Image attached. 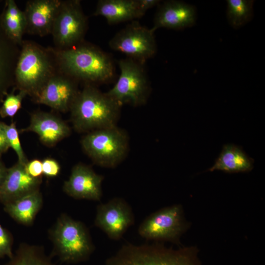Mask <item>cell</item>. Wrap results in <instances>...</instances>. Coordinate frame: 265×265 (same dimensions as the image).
I'll return each instance as SVG.
<instances>
[{
	"mask_svg": "<svg viewBox=\"0 0 265 265\" xmlns=\"http://www.w3.org/2000/svg\"><path fill=\"white\" fill-rule=\"evenodd\" d=\"M61 0H29L24 10L26 33L44 36L51 34Z\"/></svg>",
	"mask_w": 265,
	"mask_h": 265,
	"instance_id": "5bb4252c",
	"label": "cell"
},
{
	"mask_svg": "<svg viewBox=\"0 0 265 265\" xmlns=\"http://www.w3.org/2000/svg\"><path fill=\"white\" fill-rule=\"evenodd\" d=\"M196 18L193 6L181 1L168 0L159 7L151 29L154 32L160 27L183 29L193 25Z\"/></svg>",
	"mask_w": 265,
	"mask_h": 265,
	"instance_id": "e0dca14e",
	"label": "cell"
},
{
	"mask_svg": "<svg viewBox=\"0 0 265 265\" xmlns=\"http://www.w3.org/2000/svg\"><path fill=\"white\" fill-rule=\"evenodd\" d=\"M6 265H56L40 247L21 244Z\"/></svg>",
	"mask_w": 265,
	"mask_h": 265,
	"instance_id": "7402d4cb",
	"label": "cell"
},
{
	"mask_svg": "<svg viewBox=\"0 0 265 265\" xmlns=\"http://www.w3.org/2000/svg\"><path fill=\"white\" fill-rule=\"evenodd\" d=\"M26 172L32 177L41 178L43 174L42 162L38 159H34L28 162L25 165Z\"/></svg>",
	"mask_w": 265,
	"mask_h": 265,
	"instance_id": "83f0119b",
	"label": "cell"
},
{
	"mask_svg": "<svg viewBox=\"0 0 265 265\" xmlns=\"http://www.w3.org/2000/svg\"><path fill=\"white\" fill-rule=\"evenodd\" d=\"M142 64L132 59L119 62L120 74L114 86L106 94L121 106L144 104L148 93V81Z\"/></svg>",
	"mask_w": 265,
	"mask_h": 265,
	"instance_id": "ba28073f",
	"label": "cell"
},
{
	"mask_svg": "<svg viewBox=\"0 0 265 265\" xmlns=\"http://www.w3.org/2000/svg\"><path fill=\"white\" fill-rule=\"evenodd\" d=\"M81 144L96 164L114 167L124 158L128 140L126 133L114 126L88 132L81 139Z\"/></svg>",
	"mask_w": 265,
	"mask_h": 265,
	"instance_id": "8992f818",
	"label": "cell"
},
{
	"mask_svg": "<svg viewBox=\"0 0 265 265\" xmlns=\"http://www.w3.org/2000/svg\"><path fill=\"white\" fill-rule=\"evenodd\" d=\"M11 247L10 236L0 225V256H7L11 259L13 256Z\"/></svg>",
	"mask_w": 265,
	"mask_h": 265,
	"instance_id": "484cf974",
	"label": "cell"
},
{
	"mask_svg": "<svg viewBox=\"0 0 265 265\" xmlns=\"http://www.w3.org/2000/svg\"><path fill=\"white\" fill-rule=\"evenodd\" d=\"M187 228L182 208L174 205L160 209L147 216L140 224L138 233L147 240L179 243Z\"/></svg>",
	"mask_w": 265,
	"mask_h": 265,
	"instance_id": "9c48e42d",
	"label": "cell"
},
{
	"mask_svg": "<svg viewBox=\"0 0 265 265\" xmlns=\"http://www.w3.org/2000/svg\"><path fill=\"white\" fill-rule=\"evenodd\" d=\"M121 106L93 84H85L72 104L71 120L79 132L116 126Z\"/></svg>",
	"mask_w": 265,
	"mask_h": 265,
	"instance_id": "7a4b0ae2",
	"label": "cell"
},
{
	"mask_svg": "<svg viewBox=\"0 0 265 265\" xmlns=\"http://www.w3.org/2000/svg\"><path fill=\"white\" fill-rule=\"evenodd\" d=\"M144 15L137 0H100L93 14L104 17L109 24L132 21Z\"/></svg>",
	"mask_w": 265,
	"mask_h": 265,
	"instance_id": "ac0fdd59",
	"label": "cell"
},
{
	"mask_svg": "<svg viewBox=\"0 0 265 265\" xmlns=\"http://www.w3.org/2000/svg\"><path fill=\"white\" fill-rule=\"evenodd\" d=\"M3 127L9 148H11L16 153L18 157V162L25 165L28 160L22 148L19 132L15 123L13 122L10 125H7L3 122Z\"/></svg>",
	"mask_w": 265,
	"mask_h": 265,
	"instance_id": "cb8c5ba5",
	"label": "cell"
},
{
	"mask_svg": "<svg viewBox=\"0 0 265 265\" xmlns=\"http://www.w3.org/2000/svg\"><path fill=\"white\" fill-rule=\"evenodd\" d=\"M105 265H201V264L195 247L173 249L157 242L141 245L127 243L106 260Z\"/></svg>",
	"mask_w": 265,
	"mask_h": 265,
	"instance_id": "277c9868",
	"label": "cell"
},
{
	"mask_svg": "<svg viewBox=\"0 0 265 265\" xmlns=\"http://www.w3.org/2000/svg\"><path fill=\"white\" fill-rule=\"evenodd\" d=\"M5 9L1 18V26L4 32L13 42L21 46L23 35L26 33V19L24 11L15 1L6 2Z\"/></svg>",
	"mask_w": 265,
	"mask_h": 265,
	"instance_id": "44dd1931",
	"label": "cell"
},
{
	"mask_svg": "<svg viewBox=\"0 0 265 265\" xmlns=\"http://www.w3.org/2000/svg\"><path fill=\"white\" fill-rule=\"evenodd\" d=\"M53 253L67 263H78L88 260L94 250L87 228L81 222L63 214L50 232Z\"/></svg>",
	"mask_w": 265,
	"mask_h": 265,
	"instance_id": "5b68a950",
	"label": "cell"
},
{
	"mask_svg": "<svg viewBox=\"0 0 265 265\" xmlns=\"http://www.w3.org/2000/svg\"><path fill=\"white\" fill-rule=\"evenodd\" d=\"M254 160L239 146L234 144L223 146L213 165L208 170H220L226 173H243L251 171Z\"/></svg>",
	"mask_w": 265,
	"mask_h": 265,
	"instance_id": "d6986e66",
	"label": "cell"
},
{
	"mask_svg": "<svg viewBox=\"0 0 265 265\" xmlns=\"http://www.w3.org/2000/svg\"><path fill=\"white\" fill-rule=\"evenodd\" d=\"M26 95L23 91H19L17 94H7L0 108V116L2 118L14 116L21 107L22 101Z\"/></svg>",
	"mask_w": 265,
	"mask_h": 265,
	"instance_id": "d4e9b609",
	"label": "cell"
},
{
	"mask_svg": "<svg viewBox=\"0 0 265 265\" xmlns=\"http://www.w3.org/2000/svg\"><path fill=\"white\" fill-rule=\"evenodd\" d=\"M253 0H227V15L229 23L234 28H238L248 22L253 14Z\"/></svg>",
	"mask_w": 265,
	"mask_h": 265,
	"instance_id": "603a6c76",
	"label": "cell"
},
{
	"mask_svg": "<svg viewBox=\"0 0 265 265\" xmlns=\"http://www.w3.org/2000/svg\"><path fill=\"white\" fill-rule=\"evenodd\" d=\"M87 23L80 0H62L51 32L54 48L66 50L82 42Z\"/></svg>",
	"mask_w": 265,
	"mask_h": 265,
	"instance_id": "52a82bcc",
	"label": "cell"
},
{
	"mask_svg": "<svg viewBox=\"0 0 265 265\" xmlns=\"http://www.w3.org/2000/svg\"><path fill=\"white\" fill-rule=\"evenodd\" d=\"M59 71L52 48H45L32 41H23L15 72V82L19 91L33 99Z\"/></svg>",
	"mask_w": 265,
	"mask_h": 265,
	"instance_id": "3957f363",
	"label": "cell"
},
{
	"mask_svg": "<svg viewBox=\"0 0 265 265\" xmlns=\"http://www.w3.org/2000/svg\"><path fill=\"white\" fill-rule=\"evenodd\" d=\"M1 155L0 154V186L5 177L7 170L1 160Z\"/></svg>",
	"mask_w": 265,
	"mask_h": 265,
	"instance_id": "4dcf8cb0",
	"label": "cell"
},
{
	"mask_svg": "<svg viewBox=\"0 0 265 265\" xmlns=\"http://www.w3.org/2000/svg\"><path fill=\"white\" fill-rule=\"evenodd\" d=\"M108 44L112 50L121 52L141 64L152 57L157 50L154 31L136 21H133L118 32Z\"/></svg>",
	"mask_w": 265,
	"mask_h": 265,
	"instance_id": "30bf717a",
	"label": "cell"
},
{
	"mask_svg": "<svg viewBox=\"0 0 265 265\" xmlns=\"http://www.w3.org/2000/svg\"><path fill=\"white\" fill-rule=\"evenodd\" d=\"M43 204V197L39 190L5 204V211L18 222L32 224Z\"/></svg>",
	"mask_w": 265,
	"mask_h": 265,
	"instance_id": "ffe728a7",
	"label": "cell"
},
{
	"mask_svg": "<svg viewBox=\"0 0 265 265\" xmlns=\"http://www.w3.org/2000/svg\"><path fill=\"white\" fill-rule=\"evenodd\" d=\"M25 165L17 162L7 168L0 186V201L4 204L39 189L42 178L31 177Z\"/></svg>",
	"mask_w": 265,
	"mask_h": 265,
	"instance_id": "2e32d148",
	"label": "cell"
},
{
	"mask_svg": "<svg viewBox=\"0 0 265 265\" xmlns=\"http://www.w3.org/2000/svg\"><path fill=\"white\" fill-rule=\"evenodd\" d=\"M33 132L41 142L52 147L68 136L71 132L67 124L58 116L49 112L36 111L30 115L29 126L20 132Z\"/></svg>",
	"mask_w": 265,
	"mask_h": 265,
	"instance_id": "9a60e30c",
	"label": "cell"
},
{
	"mask_svg": "<svg viewBox=\"0 0 265 265\" xmlns=\"http://www.w3.org/2000/svg\"><path fill=\"white\" fill-rule=\"evenodd\" d=\"M42 162L43 174L47 177H56L60 171L59 163L54 159L48 158L45 159Z\"/></svg>",
	"mask_w": 265,
	"mask_h": 265,
	"instance_id": "4316f807",
	"label": "cell"
},
{
	"mask_svg": "<svg viewBox=\"0 0 265 265\" xmlns=\"http://www.w3.org/2000/svg\"><path fill=\"white\" fill-rule=\"evenodd\" d=\"M52 49L59 70L78 81L92 84L106 82L113 77L110 58L92 45L82 42L66 50Z\"/></svg>",
	"mask_w": 265,
	"mask_h": 265,
	"instance_id": "6da1fadb",
	"label": "cell"
},
{
	"mask_svg": "<svg viewBox=\"0 0 265 265\" xmlns=\"http://www.w3.org/2000/svg\"><path fill=\"white\" fill-rule=\"evenodd\" d=\"M139 7L141 11L145 14L146 11L149 9L155 6L160 2L159 0H137Z\"/></svg>",
	"mask_w": 265,
	"mask_h": 265,
	"instance_id": "f546056e",
	"label": "cell"
},
{
	"mask_svg": "<svg viewBox=\"0 0 265 265\" xmlns=\"http://www.w3.org/2000/svg\"><path fill=\"white\" fill-rule=\"evenodd\" d=\"M103 176L96 173L89 166L79 163L72 168L68 180L64 182L63 190L75 199L100 201L103 195Z\"/></svg>",
	"mask_w": 265,
	"mask_h": 265,
	"instance_id": "4fadbf2b",
	"label": "cell"
},
{
	"mask_svg": "<svg viewBox=\"0 0 265 265\" xmlns=\"http://www.w3.org/2000/svg\"><path fill=\"white\" fill-rule=\"evenodd\" d=\"M78 81L60 70L44 85L33 100L55 110H70L79 90Z\"/></svg>",
	"mask_w": 265,
	"mask_h": 265,
	"instance_id": "7c38bea8",
	"label": "cell"
},
{
	"mask_svg": "<svg viewBox=\"0 0 265 265\" xmlns=\"http://www.w3.org/2000/svg\"><path fill=\"white\" fill-rule=\"evenodd\" d=\"M9 148L3 127V122L0 121V154L5 153Z\"/></svg>",
	"mask_w": 265,
	"mask_h": 265,
	"instance_id": "f1b7e54d",
	"label": "cell"
},
{
	"mask_svg": "<svg viewBox=\"0 0 265 265\" xmlns=\"http://www.w3.org/2000/svg\"><path fill=\"white\" fill-rule=\"evenodd\" d=\"M134 223L130 205L124 199L114 198L97 207L95 225L112 240L121 239L128 228Z\"/></svg>",
	"mask_w": 265,
	"mask_h": 265,
	"instance_id": "8fae6325",
	"label": "cell"
}]
</instances>
